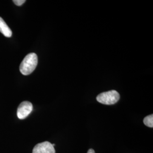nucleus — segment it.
<instances>
[{
	"mask_svg": "<svg viewBox=\"0 0 153 153\" xmlns=\"http://www.w3.org/2000/svg\"><path fill=\"white\" fill-rule=\"evenodd\" d=\"M0 32L7 38H10L12 35L10 28L1 17H0Z\"/></svg>",
	"mask_w": 153,
	"mask_h": 153,
	"instance_id": "nucleus-5",
	"label": "nucleus"
},
{
	"mask_svg": "<svg viewBox=\"0 0 153 153\" xmlns=\"http://www.w3.org/2000/svg\"><path fill=\"white\" fill-rule=\"evenodd\" d=\"M143 123L145 126L150 128L153 127V115H150L145 117L143 119Z\"/></svg>",
	"mask_w": 153,
	"mask_h": 153,
	"instance_id": "nucleus-6",
	"label": "nucleus"
},
{
	"mask_svg": "<svg viewBox=\"0 0 153 153\" xmlns=\"http://www.w3.org/2000/svg\"><path fill=\"white\" fill-rule=\"evenodd\" d=\"M26 2L25 0H14L13 2L16 5V6H21Z\"/></svg>",
	"mask_w": 153,
	"mask_h": 153,
	"instance_id": "nucleus-7",
	"label": "nucleus"
},
{
	"mask_svg": "<svg viewBox=\"0 0 153 153\" xmlns=\"http://www.w3.org/2000/svg\"><path fill=\"white\" fill-rule=\"evenodd\" d=\"M88 153H95V151L92 149H89L88 150Z\"/></svg>",
	"mask_w": 153,
	"mask_h": 153,
	"instance_id": "nucleus-8",
	"label": "nucleus"
},
{
	"mask_svg": "<svg viewBox=\"0 0 153 153\" xmlns=\"http://www.w3.org/2000/svg\"><path fill=\"white\" fill-rule=\"evenodd\" d=\"M33 109V105L31 102L28 101L23 102L18 107L17 116L21 120L25 119L31 113Z\"/></svg>",
	"mask_w": 153,
	"mask_h": 153,
	"instance_id": "nucleus-3",
	"label": "nucleus"
},
{
	"mask_svg": "<svg viewBox=\"0 0 153 153\" xmlns=\"http://www.w3.org/2000/svg\"><path fill=\"white\" fill-rule=\"evenodd\" d=\"M38 59L36 54L31 53L27 55L19 66V71L23 75L27 76L35 71L38 65Z\"/></svg>",
	"mask_w": 153,
	"mask_h": 153,
	"instance_id": "nucleus-1",
	"label": "nucleus"
},
{
	"mask_svg": "<svg viewBox=\"0 0 153 153\" xmlns=\"http://www.w3.org/2000/svg\"><path fill=\"white\" fill-rule=\"evenodd\" d=\"M55 148L48 141L38 143L33 149V153H55Z\"/></svg>",
	"mask_w": 153,
	"mask_h": 153,
	"instance_id": "nucleus-4",
	"label": "nucleus"
},
{
	"mask_svg": "<svg viewBox=\"0 0 153 153\" xmlns=\"http://www.w3.org/2000/svg\"><path fill=\"white\" fill-rule=\"evenodd\" d=\"M120 99L119 93L116 90L101 93L97 97V101L102 104L112 105L116 103Z\"/></svg>",
	"mask_w": 153,
	"mask_h": 153,
	"instance_id": "nucleus-2",
	"label": "nucleus"
}]
</instances>
